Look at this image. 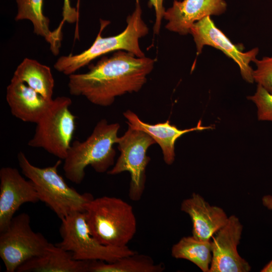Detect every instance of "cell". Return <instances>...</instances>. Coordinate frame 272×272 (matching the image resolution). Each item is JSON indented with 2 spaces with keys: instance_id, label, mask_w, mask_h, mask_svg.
<instances>
[{
  "instance_id": "e0dca14e",
  "label": "cell",
  "mask_w": 272,
  "mask_h": 272,
  "mask_svg": "<svg viewBox=\"0 0 272 272\" xmlns=\"http://www.w3.org/2000/svg\"><path fill=\"white\" fill-rule=\"evenodd\" d=\"M89 261L75 259L72 252L51 243L41 255L18 267L17 272H88Z\"/></svg>"
},
{
  "instance_id": "9a60e30c",
  "label": "cell",
  "mask_w": 272,
  "mask_h": 272,
  "mask_svg": "<svg viewBox=\"0 0 272 272\" xmlns=\"http://www.w3.org/2000/svg\"><path fill=\"white\" fill-rule=\"evenodd\" d=\"M53 99H46L14 77L7 87L6 100L11 112L24 122L37 123L47 111Z\"/></svg>"
},
{
  "instance_id": "3957f363",
  "label": "cell",
  "mask_w": 272,
  "mask_h": 272,
  "mask_svg": "<svg viewBox=\"0 0 272 272\" xmlns=\"http://www.w3.org/2000/svg\"><path fill=\"white\" fill-rule=\"evenodd\" d=\"M84 213L91 235L103 245L127 246L136 233L137 222L133 208L120 198H93L86 205Z\"/></svg>"
},
{
  "instance_id": "30bf717a",
  "label": "cell",
  "mask_w": 272,
  "mask_h": 272,
  "mask_svg": "<svg viewBox=\"0 0 272 272\" xmlns=\"http://www.w3.org/2000/svg\"><path fill=\"white\" fill-rule=\"evenodd\" d=\"M190 33L193 37L197 55L201 52L205 45H209L219 49L238 64L244 80L249 83L254 82L253 70L249 64L256 58L259 51L258 48L243 52V46L233 44L216 27L211 16H207L194 23L190 28Z\"/></svg>"
},
{
  "instance_id": "cb8c5ba5",
  "label": "cell",
  "mask_w": 272,
  "mask_h": 272,
  "mask_svg": "<svg viewBox=\"0 0 272 272\" xmlns=\"http://www.w3.org/2000/svg\"><path fill=\"white\" fill-rule=\"evenodd\" d=\"M62 15V20L59 24L62 26L65 21L71 24L78 21L79 18L78 9L72 6L70 0H63Z\"/></svg>"
},
{
  "instance_id": "ffe728a7",
  "label": "cell",
  "mask_w": 272,
  "mask_h": 272,
  "mask_svg": "<svg viewBox=\"0 0 272 272\" xmlns=\"http://www.w3.org/2000/svg\"><path fill=\"white\" fill-rule=\"evenodd\" d=\"M162 263H155L148 255L137 252L111 262L102 260L89 261L88 272H162Z\"/></svg>"
},
{
  "instance_id": "5b68a950",
  "label": "cell",
  "mask_w": 272,
  "mask_h": 272,
  "mask_svg": "<svg viewBox=\"0 0 272 272\" xmlns=\"http://www.w3.org/2000/svg\"><path fill=\"white\" fill-rule=\"evenodd\" d=\"M22 173L33 184L40 201L43 202L61 219L75 212H84L86 205L93 197L81 194L70 187L59 174L61 159L52 166L40 168L32 164L24 153L17 156Z\"/></svg>"
},
{
  "instance_id": "d4e9b609",
  "label": "cell",
  "mask_w": 272,
  "mask_h": 272,
  "mask_svg": "<svg viewBox=\"0 0 272 272\" xmlns=\"http://www.w3.org/2000/svg\"><path fill=\"white\" fill-rule=\"evenodd\" d=\"M164 0H150L151 5L155 11L156 20L154 26V32L158 34L160 32L161 21L164 17L165 9L163 6Z\"/></svg>"
},
{
  "instance_id": "9c48e42d",
  "label": "cell",
  "mask_w": 272,
  "mask_h": 272,
  "mask_svg": "<svg viewBox=\"0 0 272 272\" xmlns=\"http://www.w3.org/2000/svg\"><path fill=\"white\" fill-rule=\"evenodd\" d=\"M155 143L147 133L129 126L124 134L118 138L117 148L120 155L113 168L107 172L109 175H116L124 171L129 173V196L133 201H139L143 194L146 170L150 160L147 151Z\"/></svg>"
},
{
  "instance_id": "277c9868",
  "label": "cell",
  "mask_w": 272,
  "mask_h": 272,
  "mask_svg": "<svg viewBox=\"0 0 272 272\" xmlns=\"http://www.w3.org/2000/svg\"><path fill=\"white\" fill-rule=\"evenodd\" d=\"M142 14L140 0H135L134 10L127 17V26L124 31L117 35L107 37H102L101 33L109 22L100 20V31L92 45L79 54L60 56L54 63V68L70 76L97 57L116 50H124L138 57H144L139 40L148 34L149 29L142 19Z\"/></svg>"
},
{
  "instance_id": "2e32d148",
  "label": "cell",
  "mask_w": 272,
  "mask_h": 272,
  "mask_svg": "<svg viewBox=\"0 0 272 272\" xmlns=\"http://www.w3.org/2000/svg\"><path fill=\"white\" fill-rule=\"evenodd\" d=\"M123 115L127 120L129 126L147 133L160 146L164 161L169 165L174 161L175 144L179 138L191 131L213 128L212 126H202L201 120L196 126L185 129H179L175 125L171 124L168 120L164 122L151 124L143 121L135 113L129 110L124 112Z\"/></svg>"
},
{
  "instance_id": "7c38bea8",
  "label": "cell",
  "mask_w": 272,
  "mask_h": 272,
  "mask_svg": "<svg viewBox=\"0 0 272 272\" xmlns=\"http://www.w3.org/2000/svg\"><path fill=\"white\" fill-rule=\"evenodd\" d=\"M40 201L35 188L15 168L0 170V232L10 224L20 207L27 202Z\"/></svg>"
},
{
  "instance_id": "83f0119b",
  "label": "cell",
  "mask_w": 272,
  "mask_h": 272,
  "mask_svg": "<svg viewBox=\"0 0 272 272\" xmlns=\"http://www.w3.org/2000/svg\"><path fill=\"white\" fill-rule=\"evenodd\" d=\"M78 1H79V2L80 1V0H78ZM78 3H79V2H78Z\"/></svg>"
},
{
  "instance_id": "4fadbf2b",
  "label": "cell",
  "mask_w": 272,
  "mask_h": 272,
  "mask_svg": "<svg viewBox=\"0 0 272 272\" xmlns=\"http://www.w3.org/2000/svg\"><path fill=\"white\" fill-rule=\"evenodd\" d=\"M227 6L225 0H174L172 7L165 10L163 18L168 21L165 27L187 35L194 23L207 16L222 14Z\"/></svg>"
},
{
  "instance_id": "ba28073f",
  "label": "cell",
  "mask_w": 272,
  "mask_h": 272,
  "mask_svg": "<svg viewBox=\"0 0 272 272\" xmlns=\"http://www.w3.org/2000/svg\"><path fill=\"white\" fill-rule=\"evenodd\" d=\"M50 244L42 234L33 231L28 214L14 217L0 232V256L6 271H16L25 262L42 254Z\"/></svg>"
},
{
  "instance_id": "7a4b0ae2",
  "label": "cell",
  "mask_w": 272,
  "mask_h": 272,
  "mask_svg": "<svg viewBox=\"0 0 272 272\" xmlns=\"http://www.w3.org/2000/svg\"><path fill=\"white\" fill-rule=\"evenodd\" d=\"M118 123H109L101 119L95 126L92 133L83 141H74L63 160L65 176L73 183L80 184L85 175V168L91 166L98 173H102L114 163Z\"/></svg>"
},
{
  "instance_id": "8992f818",
  "label": "cell",
  "mask_w": 272,
  "mask_h": 272,
  "mask_svg": "<svg viewBox=\"0 0 272 272\" xmlns=\"http://www.w3.org/2000/svg\"><path fill=\"white\" fill-rule=\"evenodd\" d=\"M70 98L59 96L39 121L28 145L42 148L49 154L64 160L71 146L76 129V116L71 112Z\"/></svg>"
},
{
  "instance_id": "52a82bcc",
  "label": "cell",
  "mask_w": 272,
  "mask_h": 272,
  "mask_svg": "<svg viewBox=\"0 0 272 272\" xmlns=\"http://www.w3.org/2000/svg\"><path fill=\"white\" fill-rule=\"evenodd\" d=\"M60 220L62 240L56 245L72 252L76 260L111 262L136 252L127 246L114 247L100 243L91 235L84 212H75Z\"/></svg>"
},
{
  "instance_id": "d6986e66",
  "label": "cell",
  "mask_w": 272,
  "mask_h": 272,
  "mask_svg": "<svg viewBox=\"0 0 272 272\" xmlns=\"http://www.w3.org/2000/svg\"><path fill=\"white\" fill-rule=\"evenodd\" d=\"M48 100L53 99L54 80L50 67L36 60L25 58L13 76Z\"/></svg>"
},
{
  "instance_id": "8fae6325",
  "label": "cell",
  "mask_w": 272,
  "mask_h": 272,
  "mask_svg": "<svg viewBox=\"0 0 272 272\" xmlns=\"http://www.w3.org/2000/svg\"><path fill=\"white\" fill-rule=\"evenodd\" d=\"M243 226L235 215L228 218L227 223L213 237L212 258L210 272H248L249 263L239 254Z\"/></svg>"
},
{
  "instance_id": "44dd1931",
  "label": "cell",
  "mask_w": 272,
  "mask_h": 272,
  "mask_svg": "<svg viewBox=\"0 0 272 272\" xmlns=\"http://www.w3.org/2000/svg\"><path fill=\"white\" fill-rule=\"evenodd\" d=\"M171 252L174 258L186 259L203 272H210L212 258L211 241H201L192 235L183 237L172 246Z\"/></svg>"
},
{
  "instance_id": "484cf974",
  "label": "cell",
  "mask_w": 272,
  "mask_h": 272,
  "mask_svg": "<svg viewBox=\"0 0 272 272\" xmlns=\"http://www.w3.org/2000/svg\"><path fill=\"white\" fill-rule=\"evenodd\" d=\"M262 203L269 210H272V195H265L262 197Z\"/></svg>"
},
{
  "instance_id": "5bb4252c",
  "label": "cell",
  "mask_w": 272,
  "mask_h": 272,
  "mask_svg": "<svg viewBox=\"0 0 272 272\" xmlns=\"http://www.w3.org/2000/svg\"><path fill=\"white\" fill-rule=\"evenodd\" d=\"M180 210L191 220L192 236L203 241H211L227 223L229 218L222 208L211 205L197 193H193L190 197L184 199Z\"/></svg>"
},
{
  "instance_id": "7402d4cb",
  "label": "cell",
  "mask_w": 272,
  "mask_h": 272,
  "mask_svg": "<svg viewBox=\"0 0 272 272\" xmlns=\"http://www.w3.org/2000/svg\"><path fill=\"white\" fill-rule=\"evenodd\" d=\"M247 98L255 104L258 120L272 121V94L257 84L256 92Z\"/></svg>"
},
{
  "instance_id": "603a6c76",
  "label": "cell",
  "mask_w": 272,
  "mask_h": 272,
  "mask_svg": "<svg viewBox=\"0 0 272 272\" xmlns=\"http://www.w3.org/2000/svg\"><path fill=\"white\" fill-rule=\"evenodd\" d=\"M256 69L253 71L254 81L272 94V57L256 58L253 61Z\"/></svg>"
},
{
  "instance_id": "4316f807",
  "label": "cell",
  "mask_w": 272,
  "mask_h": 272,
  "mask_svg": "<svg viewBox=\"0 0 272 272\" xmlns=\"http://www.w3.org/2000/svg\"><path fill=\"white\" fill-rule=\"evenodd\" d=\"M260 271L262 272H272V259Z\"/></svg>"
},
{
  "instance_id": "ac0fdd59",
  "label": "cell",
  "mask_w": 272,
  "mask_h": 272,
  "mask_svg": "<svg viewBox=\"0 0 272 272\" xmlns=\"http://www.w3.org/2000/svg\"><path fill=\"white\" fill-rule=\"evenodd\" d=\"M44 0H16L17 12L16 21L28 20L33 26L34 32L43 37L49 44L54 55L59 53L62 39V30L49 29V20L43 13Z\"/></svg>"
},
{
  "instance_id": "6da1fadb",
  "label": "cell",
  "mask_w": 272,
  "mask_h": 272,
  "mask_svg": "<svg viewBox=\"0 0 272 272\" xmlns=\"http://www.w3.org/2000/svg\"><path fill=\"white\" fill-rule=\"evenodd\" d=\"M154 63L151 58L117 51L112 56L103 57L90 65L87 73L69 76V92L73 96H83L95 105L110 106L116 97L140 91Z\"/></svg>"
}]
</instances>
